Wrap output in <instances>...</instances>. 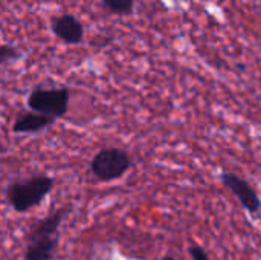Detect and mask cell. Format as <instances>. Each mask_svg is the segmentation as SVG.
<instances>
[{
  "label": "cell",
  "mask_w": 261,
  "mask_h": 260,
  "mask_svg": "<svg viewBox=\"0 0 261 260\" xmlns=\"http://www.w3.org/2000/svg\"><path fill=\"white\" fill-rule=\"evenodd\" d=\"M54 178L34 176L23 181H15L8 185L6 198L17 213H26L38 207L54 188Z\"/></svg>",
  "instance_id": "6da1fadb"
},
{
  "label": "cell",
  "mask_w": 261,
  "mask_h": 260,
  "mask_svg": "<svg viewBox=\"0 0 261 260\" xmlns=\"http://www.w3.org/2000/svg\"><path fill=\"white\" fill-rule=\"evenodd\" d=\"M69 101L70 90L67 87H35L28 97V107L32 112L58 120L66 115Z\"/></svg>",
  "instance_id": "7a4b0ae2"
},
{
  "label": "cell",
  "mask_w": 261,
  "mask_h": 260,
  "mask_svg": "<svg viewBox=\"0 0 261 260\" xmlns=\"http://www.w3.org/2000/svg\"><path fill=\"white\" fill-rule=\"evenodd\" d=\"M130 167H132L130 155L116 147L99 150L90 162L92 173L102 182H110L122 178L130 170Z\"/></svg>",
  "instance_id": "3957f363"
},
{
  "label": "cell",
  "mask_w": 261,
  "mask_h": 260,
  "mask_svg": "<svg viewBox=\"0 0 261 260\" xmlns=\"http://www.w3.org/2000/svg\"><path fill=\"white\" fill-rule=\"evenodd\" d=\"M222 182L223 185L239 199V202L242 204V207L255 215L258 213V210L261 208V201L257 195V192L252 188V185L242 179L240 176L234 175V173H229V172H223L222 173Z\"/></svg>",
  "instance_id": "277c9868"
},
{
  "label": "cell",
  "mask_w": 261,
  "mask_h": 260,
  "mask_svg": "<svg viewBox=\"0 0 261 260\" xmlns=\"http://www.w3.org/2000/svg\"><path fill=\"white\" fill-rule=\"evenodd\" d=\"M52 32L66 44H80L84 38V26L73 14H61L52 20Z\"/></svg>",
  "instance_id": "5b68a950"
},
{
  "label": "cell",
  "mask_w": 261,
  "mask_h": 260,
  "mask_svg": "<svg viewBox=\"0 0 261 260\" xmlns=\"http://www.w3.org/2000/svg\"><path fill=\"white\" fill-rule=\"evenodd\" d=\"M67 215L66 208H60L55 213H52L50 216L37 221L28 236H26V244H32V242H40V241H49L54 238H58V228L64 219V216Z\"/></svg>",
  "instance_id": "8992f818"
},
{
  "label": "cell",
  "mask_w": 261,
  "mask_h": 260,
  "mask_svg": "<svg viewBox=\"0 0 261 260\" xmlns=\"http://www.w3.org/2000/svg\"><path fill=\"white\" fill-rule=\"evenodd\" d=\"M57 120L37 113V112H26L20 113L12 124L14 133H38L44 129H47L50 124H54Z\"/></svg>",
  "instance_id": "52a82bcc"
},
{
  "label": "cell",
  "mask_w": 261,
  "mask_h": 260,
  "mask_svg": "<svg viewBox=\"0 0 261 260\" xmlns=\"http://www.w3.org/2000/svg\"><path fill=\"white\" fill-rule=\"evenodd\" d=\"M58 242H60V238L26 244L24 260H52L55 256Z\"/></svg>",
  "instance_id": "ba28073f"
},
{
  "label": "cell",
  "mask_w": 261,
  "mask_h": 260,
  "mask_svg": "<svg viewBox=\"0 0 261 260\" xmlns=\"http://www.w3.org/2000/svg\"><path fill=\"white\" fill-rule=\"evenodd\" d=\"M101 5L116 15H130L135 9V0H101Z\"/></svg>",
  "instance_id": "9c48e42d"
},
{
  "label": "cell",
  "mask_w": 261,
  "mask_h": 260,
  "mask_svg": "<svg viewBox=\"0 0 261 260\" xmlns=\"http://www.w3.org/2000/svg\"><path fill=\"white\" fill-rule=\"evenodd\" d=\"M21 57V52L12 44H0V64H8Z\"/></svg>",
  "instance_id": "30bf717a"
},
{
  "label": "cell",
  "mask_w": 261,
  "mask_h": 260,
  "mask_svg": "<svg viewBox=\"0 0 261 260\" xmlns=\"http://www.w3.org/2000/svg\"><path fill=\"white\" fill-rule=\"evenodd\" d=\"M188 253H190V256H191L193 260H210L206 251L202 247H199V245H191L188 248Z\"/></svg>",
  "instance_id": "8fae6325"
},
{
  "label": "cell",
  "mask_w": 261,
  "mask_h": 260,
  "mask_svg": "<svg viewBox=\"0 0 261 260\" xmlns=\"http://www.w3.org/2000/svg\"><path fill=\"white\" fill-rule=\"evenodd\" d=\"M162 260H176V259H174L173 256H170V254H168V256H165V257H164Z\"/></svg>",
  "instance_id": "7c38bea8"
}]
</instances>
